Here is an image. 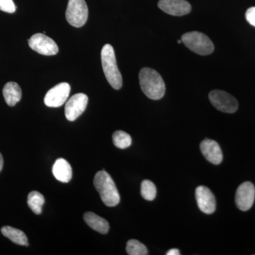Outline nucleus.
<instances>
[{"instance_id":"22","label":"nucleus","mask_w":255,"mask_h":255,"mask_svg":"<svg viewBox=\"0 0 255 255\" xmlns=\"http://www.w3.org/2000/svg\"><path fill=\"white\" fill-rule=\"evenodd\" d=\"M16 7L13 0H0V10L6 13H14Z\"/></svg>"},{"instance_id":"3","label":"nucleus","mask_w":255,"mask_h":255,"mask_svg":"<svg viewBox=\"0 0 255 255\" xmlns=\"http://www.w3.org/2000/svg\"><path fill=\"white\" fill-rule=\"evenodd\" d=\"M102 68L107 81L115 90H120L123 85L122 74L119 71L113 47L106 44L101 52Z\"/></svg>"},{"instance_id":"12","label":"nucleus","mask_w":255,"mask_h":255,"mask_svg":"<svg viewBox=\"0 0 255 255\" xmlns=\"http://www.w3.org/2000/svg\"><path fill=\"white\" fill-rule=\"evenodd\" d=\"M158 7L167 14L177 16L188 14L191 10V4L186 0H159Z\"/></svg>"},{"instance_id":"5","label":"nucleus","mask_w":255,"mask_h":255,"mask_svg":"<svg viewBox=\"0 0 255 255\" xmlns=\"http://www.w3.org/2000/svg\"><path fill=\"white\" fill-rule=\"evenodd\" d=\"M66 19L74 27L80 28L85 24L88 18V7L85 0H69Z\"/></svg>"},{"instance_id":"6","label":"nucleus","mask_w":255,"mask_h":255,"mask_svg":"<svg viewBox=\"0 0 255 255\" xmlns=\"http://www.w3.org/2000/svg\"><path fill=\"white\" fill-rule=\"evenodd\" d=\"M210 102L215 108L225 113H235L238 109L236 99L228 92L222 90H213L209 93Z\"/></svg>"},{"instance_id":"18","label":"nucleus","mask_w":255,"mask_h":255,"mask_svg":"<svg viewBox=\"0 0 255 255\" xmlns=\"http://www.w3.org/2000/svg\"><path fill=\"white\" fill-rule=\"evenodd\" d=\"M45 203V199L41 193L36 191H31L28 195L27 204L34 214L39 215L42 212V207Z\"/></svg>"},{"instance_id":"10","label":"nucleus","mask_w":255,"mask_h":255,"mask_svg":"<svg viewBox=\"0 0 255 255\" xmlns=\"http://www.w3.org/2000/svg\"><path fill=\"white\" fill-rule=\"evenodd\" d=\"M255 199V187L253 183H243L238 188L236 194V204L237 207L243 211L251 209Z\"/></svg>"},{"instance_id":"24","label":"nucleus","mask_w":255,"mask_h":255,"mask_svg":"<svg viewBox=\"0 0 255 255\" xmlns=\"http://www.w3.org/2000/svg\"><path fill=\"white\" fill-rule=\"evenodd\" d=\"M167 255H180V252L178 249H172L170 251L167 252L166 253Z\"/></svg>"},{"instance_id":"11","label":"nucleus","mask_w":255,"mask_h":255,"mask_svg":"<svg viewBox=\"0 0 255 255\" xmlns=\"http://www.w3.org/2000/svg\"><path fill=\"white\" fill-rule=\"evenodd\" d=\"M196 199L199 209L206 214H212L216 211V202L214 194L205 186L196 188Z\"/></svg>"},{"instance_id":"8","label":"nucleus","mask_w":255,"mask_h":255,"mask_svg":"<svg viewBox=\"0 0 255 255\" xmlns=\"http://www.w3.org/2000/svg\"><path fill=\"white\" fill-rule=\"evenodd\" d=\"M70 92V86L67 82H62L55 85L47 92L44 97L45 105L48 107H60L68 100Z\"/></svg>"},{"instance_id":"15","label":"nucleus","mask_w":255,"mask_h":255,"mask_svg":"<svg viewBox=\"0 0 255 255\" xmlns=\"http://www.w3.org/2000/svg\"><path fill=\"white\" fill-rule=\"evenodd\" d=\"M5 102L9 107H14L21 100L22 92L16 82H7L2 90Z\"/></svg>"},{"instance_id":"20","label":"nucleus","mask_w":255,"mask_h":255,"mask_svg":"<svg viewBox=\"0 0 255 255\" xmlns=\"http://www.w3.org/2000/svg\"><path fill=\"white\" fill-rule=\"evenodd\" d=\"M141 196L144 199L147 201H153L155 199L157 194V189L154 183L150 180L142 181L141 183V189H140Z\"/></svg>"},{"instance_id":"21","label":"nucleus","mask_w":255,"mask_h":255,"mask_svg":"<svg viewBox=\"0 0 255 255\" xmlns=\"http://www.w3.org/2000/svg\"><path fill=\"white\" fill-rule=\"evenodd\" d=\"M127 252L129 255H148L147 248L137 240H130L128 241Z\"/></svg>"},{"instance_id":"2","label":"nucleus","mask_w":255,"mask_h":255,"mask_svg":"<svg viewBox=\"0 0 255 255\" xmlns=\"http://www.w3.org/2000/svg\"><path fill=\"white\" fill-rule=\"evenodd\" d=\"M94 185L106 206L114 207L118 205L120 201L118 189L113 179L107 172L102 170L96 174Z\"/></svg>"},{"instance_id":"4","label":"nucleus","mask_w":255,"mask_h":255,"mask_svg":"<svg viewBox=\"0 0 255 255\" xmlns=\"http://www.w3.org/2000/svg\"><path fill=\"white\" fill-rule=\"evenodd\" d=\"M182 41L191 51L201 55L211 54L214 50V45L209 37L199 31L184 33Z\"/></svg>"},{"instance_id":"14","label":"nucleus","mask_w":255,"mask_h":255,"mask_svg":"<svg viewBox=\"0 0 255 255\" xmlns=\"http://www.w3.org/2000/svg\"><path fill=\"white\" fill-rule=\"evenodd\" d=\"M53 174L57 180L68 183L73 177V170L68 161L63 158H59L55 161L53 165Z\"/></svg>"},{"instance_id":"19","label":"nucleus","mask_w":255,"mask_h":255,"mask_svg":"<svg viewBox=\"0 0 255 255\" xmlns=\"http://www.w3.org/2000/svg\"><path fill=\"white\" fill-rule=\"evenodd\" d=\"M112 138H113L114 145L119 149L127 148L130 147L132 143L130 135L123 130H117L114 132Z\"/></svg>"},{"instance_id":"7","label":"nucleus","mask_w":255,"mask_h":255,"mask_svg":"<svg viewBox=\"0 0 255 255\" xmlns=\"http://www.w3.org/2000/svg\"><path fill=\"white\" fill-rule=\"evenodd\" d=\"M30 48L39 54L54 55L58 53V47L52 38L43 34L36 33L28 40Z\"/></svg>"},{"instance_id":"1","label":"nucleus","mask_w":255,"mask_h":255,"mask_svg":"<svg viewBox=\"0 0 255 255\" xmlns=\"http://www.w3.org/2000/svg\"><path fill=\"white\" fill-rule=\"evenodd\" d=\"M140 88L149 99L161 100L165 94V84L163 79L153 69L144 68L139 73Z\"/></svg>"},{"instance_id":"16","label":"nucleus","mask_w":255,"mask_h":255,"mask_svg":"<svg viewBox=\"0 0 255 255\" xmlns=\"http://www.w3.org/2000/svg\"><path fill=\"white\" fill-rule=\"evenodd\" d=\"M84 220L94 231L101 234H107L109 232L110 230L109 223L105 219L97 216V214L92 212L85 213L84 215Z\"/></svg>"},{"instance_id":"25","label":"nucleus","mask_w":255,"mask_h":255,"mask_svg":"<svg viewBox=\"0 0 255 255\" xmlns=\"http://www.w3.org/2000/svg\"><path fill=\"white\" fill-rule=\"evenodd\" d=\"M3 165H4V159L0 152V172L2 170Z\"/></svg>"},{"instance_id":"26","label":"nucleus","mask_w":255,"mask_h":255,"mask_svg":"<svg viewBox=\"0 0 255 255\" xmlns=\"http://www.w3.org/2000/svg\"><path fill=\"white\" fill-rule=\"evenodd\" d=\"M182 40H178V41H177V43H179H179H182Z\"/></svg>"},{"instance_id":"13","label":"nucleus","mask_w":255,"mask_h":255,"mask_svg":"<svg viewBox=\"0 0 255 255\" xmlns=\"http://www.w3.org/2000/svg\"><path fill=\"white\" fill-rule=\"evenodd\" d=\"M200 149L203 155L211 163L219 164L223 161V152L217 142L206 139L201 142Z\"/></svg>"},{"instance_id":"9","label":"nucleus","mask_w":255,"mask_h":255,"mask_svg":"<svg viewBox=\"0 0 255 255\" xmlns=\"http://www.w3.org/2000/svg\"><path fill=\"white\" fill-rule=\"evenodd\" d=\"M88 97L83 93L76 94L65 105V117L70 122H74L86 110Z\"/></svg>"},{"instance_id":"17","label":"nucleus","mask_w":255,"mask_h":255,"mask_svg":"<svg viewBox=\"0 0 255 255\" xmlns=\"http://www.w3.org/2000/svg\"><path fill=\"white\" fill-rule=\"evenodd\" d=\"M1 233L4 237L18 246H28V239L26 234L21 230L16 229L11 226H4L1 228Z\"/></svg>"},{"instance_id":"23","label":"nucleus","mask_w":255,"mask_h":255,"mask_svg":"<svg viewBox=\"0 0 255 255\" xmlns=\"http://www.w3.org/2000/svg\"><path fill=\"white\" fill-rule=\"evenodd\" d=\"M246 18L248 22L255 27V6L247 10Z\"/></svg>"}]
</instances>
